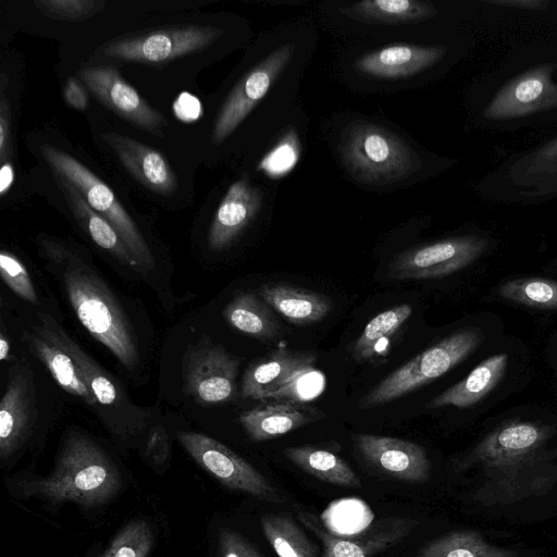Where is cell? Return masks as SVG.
<instances>
[{"instance_id": "1", "label": "cell", "mask_w": 557, "mask_h": 557, "mask_svg": "<svg viewBox=\"0 0 557 557\" xmlns=\"http://www.w3.org/2000/svg\"><path fill=\"white\" fill-rule=\"evenodd\" d=\"M46 253L82 325L125 369L136 370L141 361L136 333L99 273L83 258L62 247L49 246Z\"/></svg>"}, {"instance_id": "2", "label": "cell", "mask_w": 557, "mask_h": 557, "mask_svg": "<svg viewBox=\"0 0 557 557\" xmlns=\"http://www.w3.org/2000/svg\"><path fill=\"white\" fill-rule=\"evenodd\" d=\"M119 470L107 453L89 436L70 431L59 449L53 471L46 478L22 484L25 496L52 505L74 502L96 507L109 502L119 491Z\"/></svg>"}, {"instance_id": "3", "label": "cell", "mask_w": 557, "mask_h": 557, "mask_svg": "<svg viewBox=\"0 0 557 557\" xmlns=\"http://www.w3.org/2000/svg\"><path fill=\"white\" fill-rule=\"evenodd\" d=\"M338 152L349 174L368 185L400 183L421 170L417 151L396 133L368 121L349 124Z\"/></svg>"}, {"instance_id": "4", "label": "cell", "mask_w": 557, "mask_h": 557, "mask_svg": "<svg viewBox=\"0 0 557 557\" xmlns=\"http://www.w3.org/2000/svg\"><path fill=\"white\" fill-rule=\"evenodd\" d=\"M38 321L76 363L98 404V418L112 436L121 442H129L140 435L148 425L149 411L133 404L117 381L86 354L50 315L39 313Z\"/></svg>"}, {"instance_id": "5", "label": "cell", "mask_w": 557, "mask_h": 557, "mask_svg": "<svg viewBox=\"0 0 557 557\" xmlns=\"http://www.w3.org/2000/svg\"><path fill=\"white\" fill-rule=\"evenodd\" d=\"M483 338V332L478 327L450 334L382 380L360 398L359 408L380 407L421 388L462 362L481 345Z\"/></svg>"}, {"instance_id": "6", "label": "cell", "mask_w": 557, "mask_h": 557, "mask_svg": "<svg viewBox=\"0 0 557 557\" xmlns=\"http://www.w3.org/2000/svg\"><path fill=\"white\" fill-rule=\"evenodd\" d=\"M44 159L59 177L72 184L87 203L117 231L129 250L149 273L154 258L141 232L117 200L113 190L86 165L54 146L40 148Z\"/></svg>"}, {"instance_id": "7", "label": "cell", "mask_w": 557, "mask_h": 557, "mask_svg": "<svg viewBox=\"0 0 557 557\" xmlns=\"http://www.w3.org/2000/svg\"><path fill=\"white\" fill-rule=\"evenodd\" d=\"M295 54V42L277 45L244 75L216 114L211 136L215 145L230 137L269 95H274Z\"/></svg>"}, {"instance_id": "8", "label": "cell", "mask_w": 557, "mask_h": 557, "mask_svg": "<svg viewBox=\"0 0 557 557\" xmlns=\"http://www.w3.org/2000/svg\"><path fill=\"white\" fill-rule=\"evenodd\" d=\"M177 438L194 460L226 487L263 502H285L264 475L216 440L197 432H178Z\"/></svg>"}, {"instance_id": "9", "label": "cell", "mask_w": 557, "mask_h": 557, "mask_svg": "<svg viewBox=\"0 0 557 557\" xmlns=\"http://www.w3.org/2000/svg\"><path fill=\"white\" fill-rule=\"evenodd\" d=\"M487 245L485 238L467 235L412 247L393 258L387 275L394 280L443 277L470 265Z\"/></svg>"}, {"instance_id": "10", "label": "cell", "mask_w": 557, "mask_h": 557, "mask_svg": "<svg viewBox=\"0 0 557 557\" xmlns=\"http://www.w3.org/2000/svg\"><path fill=\"white\" fill-rule=\"evenodd\" d=\"M221 34L213 26H175L108 42L98 52L123 61L160 63L201 50Z\"/></svg>"}, {"instance_id": "11", "label": "cell", "mask_w": 557, "mask_h": 557, "mask_svg": "<svg viewBox=\"0 0 557 557\" xmlns=\"http://www.w3.org/2000/svg\"><path fill=\"white\" fill-rule=\"evenodd\" d=\"M77 75L83 85L112 111L147 132L162 135L166 125L163 115L151 108L115 67L87 66Z\"/></svg>"}, {"instance_id": "12", "label": "cell", "mask_w": 557, "mask_h": 557, "mask_svg": "<svg viewBox=\"0 0 557 557\" xmlns=\"http://www.w3.org/2000/svg\"><path fill=\"white\" fill-rule=\"evenodd\" d=\"M36 418L33 373L28 366L11 368L0 403V458H11L30 435Z\"/></svg>"}, {"instance_id": "13", "label": "cell", "mask_w": 557, "mask_h": 557, "mask_svg": "<svg viewBox=\"0 0 557 557\" xmlns=\"http://www.w3.org/2000/svg\"><path fill=\"white\" fill-rule=\"evenodd\" d=\"M239 360L219 346L195 350L186 362V388L206 405L222 404L233 398Z\"/></svg>"}, {"instance_id": "14", "label": "cell", "mask_w": 557, "mask_h": 557, "mask_svg": "<svg viewBox=\"0 0 557 557\" xmlns=\"http://www.w3.org/2000/svg\"><path fill=\"white\" fill-rule=\"evenodd\" d=\"M352 440L363 459L386 475L411 483L428 480L430 462L417 443L373 434H355Z\"/></svg>"}, {"instance_id": "15", "label": "cell", "mask_w": 557, "mask_h": 557, "mask_svg": "<svg viewBox=\"0 0 557 557\" xmlns=\"http://www.w3.org/2000/svg\"><path fill=\"white\" fill-rule=\"evenodd\" d=\"M298 518L320 539L321 557H375L400 542L417 524L411 519H387L356 536H338L325 530L310 512L298 511Z\"/></svg>"}, {"instance_id": "16", "label": "cell", "mask_w": 557, "mask_h": 557, "mask_svg": "<svg viewBox=\"0 0 557 557\" xmlns=\"http://www.w3.org/2000/svg\"><path fill=\"white\" fill-rule=\"evenodd\" d=\"M552 73L550 65H542L513 78L497 92L485 115L505 120L557 107V84Z\"/></svg>"}, {"instance_id": "17", "label": "cell", "mask_w": 557, "mask_h": 557, "mask_svg": "<svg viewBox=\"0 0 557 557\" xmlns=\"http://www.w3.org/2000/svg\"><path fill=\"white\" fill-rule=\"evenodd\" d=\"M443 47L419 45H392L381 47L359 57L354 67L362 77L393 82L418 76L431 69L445 55Z\"/></svg>"}, {"instance_id": "18", "label": "cell", "mask_w": 557, "mask_h": 557, "mask_svg": "<svg viewBox=\"0 0 557 557\" xmlns=\"http://www.w3.org/2000/svg\"><path fill=\"white\" fill-rule=\"evenodd\" d=\"M262 205L260 191L246 177L233 183L223 196L208 231V247H228L255 219Z\"/></svg>"}, {"instance_id": "19", "label": "cell", "mask_w": 557, "mask_h": 557, "mask_svg": "<svg viewBox=\"0 0 557 557\" xmlns=\"http://www.w3.org/2000/svg\"><path fill=\"white\" fill-rule=\"evenodd\" d=\"M103 139L125 169L146 188L161 196H170L176 190V175L159 151L113 132L103 134Z\"/></svg>"}, {"instance_id": "20", "label": "cell", "mask_w": 557, "mask_h": 557, "mask_svg": "<svg viewBox=\"0 0 557 557\" xmlns=\"http://www.w3.org/2000/svg\"><path fill=\"white\" fill-rule=\"evenodd\" d=\"M324 417L321 410L288 400H267L242 412L238 421L252 442H265L313 423Z\"/></svg>"}, {"instance_id": "21", "label": "cell", "mask_w": 557, "mask_h": 557, "mask_svg": "<svg viewBox=\"0 0 557 557\" xmlns=\"http://www.w3.org/2000/svg\"><path fill=\"white\" fill-rule=\"evenodd\" d=\"M317 355L312 351L278 348L253 360L246 369L240 386L243 398L263 401L267 396L297 371L312 366Z\"/></svg>"}, {"instance_id": "22", "label": "cell", "mask_w": 557, "mask_h": 557, "mask_svg": "<svg viewBox=\"0 0 557 557\" xmlns=\"http://www.w3.org/2000/svg\"><path fill=\"white\" fill-rule=\"evenodd\" d=\"M25 337L30 349L48 369L54 381L65 392L82 400L98 417V404L79 374L76 363L47 329L38 321L30 331L26 332Z\"/></svg>"}, {"instance_id": "23", "label": "cell", "mask_w": 557, "mask_h": 557, "mask_svg": "<svg viewBox=\"0 0 557 557\" xmlns=\"http://www.w3.org/2000/svg\"><path fill=\"white\" fill-rule=\"evenodd\" d=\"M259 295L269 307L296 325L319 322L332 310V301L324 294L284 283L263 284Z\"/></svg>"}, {"instance_id": "24", "label": "cell", "mask_w": 557, "mask_h": 557, "mask_svg": "<svg viewBox=\"0 0 557 557\" xmlns=\"http://www.w3.org/2000/svg\"><path fill=\"white\" fill-rule=\"evenodd\" d=\"M60 183L74 214L89 237L131 271L147 275L148 272L129 250L114 226L95 211L72 184L62 177H60Z\"/></svg>"}, {"instance_id": "25", "label": "cell", "mask_w": 557, "mask_h": 557, "mask_svg": "<svg viewBox=\"0 0 557 557\" xmlns=\"http://www.w3.org/2000/svg\"><path fill=\"white\" fill-rule=\"evenodd\" d=\"M507 366L508 355L505 352L484 359L465 379L431 399L425 408H468L475 405L498 385Z\"/></svg>"}, {"instance_id": "26", "label": "cell", "mask_w": 557, "mask_h": 557, "mask_svg": "<svg viewBox=\"0 0 557 557\" xmlns=\"http://www.w3.org/2000/svg\"><path fill=\"white\" fill-rule=\"evenodd\" d=\"M284 456L310 475L337 486L359 488L360 479L336 454L314 446H293L283 450Z\"/></svg>"}, {"instance_id": "27", "label": "cell", "mask_w": 557, "mask_h": 557, "mask_svg": "<svg viewBox=\"0 0 557 557\" xmlns=\"http://www.w3.org/2000/svg\"><path fill=\"white\" fill-rule=\"evenodd\" d=\"M252 293L237 295L224 309V318L238 332L261 339H274L281 326L272 310Z\"/></svg>"}, {"instance_id": "28", "label": "cell", "mask_w": 557, "mask_h": 557, "mask_svg": "<svg viewBox=\"0 0 557 557\" xmlns=\"http://www.w3.org/2000/svg\"><path fill=\"white\" fill-rule=\"evenodd\" d=\"M412 313L409 304H401L372 318L355 341L351 355L358 362H372L388 351L391 338Z\"/></svg>"}, {"instance_id": "29", "label": "cell", "mask_w": 557, "mask_h": 557, "mask_svg": "<svg viewBox=\"0 0 557 557\" xmlns=\"http://www.w3.org/2000/svg\"><path fill=\"white\" fill-rule=\"evenodd\" d=\"M510 175L517 185L532 187L530 196L557 191V138L521 157Z\"/></svg>"}, {"instance_id": "30", "label": "cell", "mask_w": 557, "mask_h": 557, "mask_svg": "<svg viewBox=\"0 0 557 557\" xmlns=\"http://www.w3.org/2000/svg\"><path fill=\"white\" fill-rule=\"evenodd\" d=\"M430 2L418 0H366L352 3L346 13L362 21L383 24L418 22L435 14Z\"/></svg>"}, {"instance_id": "31", "label": "cell", "mask_w": 557, "mask_h": 557, "mask_svg": "<svg viewBox=\"0 0 557 557\" xmlns=\"http://www.w3.org/2000/svg\"><path fill=\"white\" fill-rule=\"evenodd\" d=\"M260 524L278 557H317L314 546L292 518L284 515H264Z\"/></svg>"}, {"instance_id": "32", "label": "cell", "mask_w": 557, "mask_h": 557, "mask_svg": "<svg viewBox=\"0 0 557 557\" xmlns=\"http://www.w3.org/2000/svg\"><path fill=\"white\" fill-rule=\"evenodd\" d=\"M497 294L508 301L543 310L557 309V281L520 277L503 283Z\"/></svg>"}, {"instance_id": "33", "label": "cell", "mask_w": 557, "mask_h": 557, "mask_svg": "<svg viewBox=\"0 0 557 557\" xmlns=\"http://www.w3.org/2000/svg\"><path fill=\"white\" fill-rule=\"evenodd\" d=\"M325 386L324 373L313 368V366H308L283 382L263 401L288 400L306 404L319 397L324 392Z\"/></svg>"}, {"instance_id": "34", "label": "cell", "mask_w": 557, "mask_h": 557, "mask_svg": "<svg viewBox=\"0 0 557 557\" xmlns=\"http://www.w3.org/2000/svg\"><path fill=\"white\" fill-rule=\"evenodd\" d=\"M544 435L541 425L529 421H510L495 431L486 445L502 454L523 453L540 443Z\"/></svg>"}, {"instance_id": "35", "label": "cell", "mask_w": 557, "mask_h": 557, "mask_svg": "<svg viewBox=\"0 0 557 557\" xmlns=\"http://www.w3.org/2000/svg\"><path fill=\"white\" fill-rule=\"evenodd\" d=\"M153 542L150 524L141 519L128 522L100 557H147Z\"/></svg>"}, {"instance_id": "36", "label": "cell", "mask_w": 557, "mask_h": 557, "mask_svg": "<svg viewBox=\"0 0 557 557\" xmlns=\"http://www.w3.org/2000/svg\"><path fill=\"white\" fill-rule=\"evenodd\" d=\"M322 518L329 530L349 535L358 534L360 530L366 529L372 521L373 515L364 503L345 499L330 506Z\"/></svg>"}, {"instance_id": "37", "label": "cell", "mask_w": 557, "mask_h": 557, "mask_svg": "<svg viewBox=\"0 0 557 557\" xmlns=\"http://www.w3.org/2000/svg\"><path fill=\"white\" fill-rule=\"evenodd\" d=\"M0 274L9 288L23 300L38 306L39 299L34 283L25 265L13 253L0 252Z\"/></svg>"}, {"instance_id": "38", "label": "cell", "mask_w": 557, "mask_h": 557, "mask_svg": "<svg viewBox=\"0 0 557 557\" xmlns=\"http://www.w3.org/2000/svg\"><path fill=\"white\" fill-rule=\"evenodd\" d=\"M35 4L46 16L62 21L88 18L103 5L102 2L92 0H39Z\"/></svg>"}, {"instance_id": "39", "label": "cell", "mask_w": 557, "mask_h": 557, "mask_svg": "<svg viewBox=\"0 0 557 557\" xmlns=\"http://www.w3.org/2000/svg\"><path fill=\"white\" fill-rule=\"evenodd\" d=\"M144 455L156 471L163 470L168 466L171 455V444L169 433L162 424H156L150 430Z\"/></svg>"}, {"instance_id": "40", "label": "cell", "mask_w": 557, "mask_h": 557, "mask_svg": "<svg viewBox=\"0 0 557 557\" xmlns=\"http://www.w3.org/2000/svg\"><path fill=\"white\" fill-rule=\"evenodd\" d=\"M297 153L293 141L288 137L263 159L261 168L272 175L285 173L296 162Z\"/></svg>"}, {"instance_id": "41", "label": "cell", "mask_w": 557, "mask_h": 557, "mask_svg": "<svg viewBox=\"0 0 557 557\" xmlns=\"http://www.w3.org/2000/svg\"><path fill=\"white\" fill-rule=\"evenodd\" d=\"M219 540L223 557H260L249 542L230 529H222Z\"/></svg>"}, {"instance_id": "42", "label": "cell", "mask_w": 557, "mask_h": 557, "mask_svg": "<svg viewBox=\"0 0 557 557\" xmlns=\"http://www.w3.org/2000/svg\"><path fill=\"white\" fill-rule=\"evenodd\" d=\"M63 95L65 102L75 110L83 111L88 106V95L79 79L70 77L64 86Z\"/></svg>"}, {"instance_id": "43", "label": "cell", "mask_w": 557, "mask_h": 557, "mask_svg": "<svg viewBox=\"0 0 557 557\" xmlns=\"http://www.w3.org/2000/svg\"><path fill=\"white\" fill-rule=\"evenodd\" d=\"M11 149V123H10V110L7 103L3 88L1 91L0 102V157L1 161L9 154Z\"/></svg>"}, {"instance_id": "44", "label": "cell", "mask_w": 557, "mask_h": 557, "mask_svg": "<svg viewBox=\"0 0 557 557\" xmlns=\"http://www.w3.org/2000/svg\"><path fill=\"white\" fill-rule=\"evenodd\" d=\"M174 110L181 120L190 122L200 115L201 106L195 97L184 94L176 100Z\"/></svg>"}, {"instance_id": "45", "label": "cell", "mask_w": 557, "mask_h": 557, "mask_svg": "<svg viewBox=\"0 0 557 557\" xmlns=\"http://www.w3.org/2000/svg\"><path fill=\"white\" fill-rule=\"evenodd\" d=\"M14 180V170L12 164L2 162L0 170V195L3 196L11 187Z\"/></svg>"}, {"instance_id": "46", "label": "cell", "mask_w": 557, "mask_h": 557, "mask_svg": "<svg viewBox=\"0 0 557 557\" xmlns=\"http://www.w3.org/2000/svg\"><path fill=\"white\" fill-rule=\"evenodd\" d=\"M493 3L517 5V7H525V8H529V9H544L548 4L547 1H535V0H532V1H528V0H523V1H494Z\"/></svg>"}, {"instance_id": "47", "label": "cell", "mask_w": 557, "mask_h": 557, "mask_svg": "<svg viewBox=\"0 0 557 557\" xmlns=\"http://www.w3.org/2000/svg\"><path fill=\"white\" fill-rule=\"evenodd\" d=\"M11 355V344L4 332L0 333V359L7 361Z\"/></svg>"}]
</instances>
